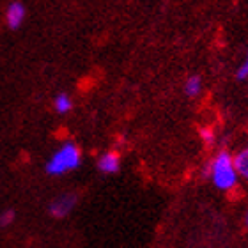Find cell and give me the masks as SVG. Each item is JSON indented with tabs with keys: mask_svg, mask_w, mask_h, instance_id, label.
<instances>
[{
	"mask_svg": "<svg viewBox=\"0 0 248 248\" xmlns=\"http://www.w3.org/2000/svg\"><path fill=\"white\" fill-rule=\"evenodd\" d=\"M204 176L222 191H232L239 185V174L234 167V156L229 151L222 149L213 156L204 167Z\"/></svg>",
	"mask_w": 248,
	"mask_h": 248,
	"instance_id": "obj_1",
	"label": "cell"
},
{
	"mask_svg": "<svg viewBox=\"0 0 248 248\" xmlns=\"http://www.w3.org/2000/svg\"><path fill=\"white\" fill-rule=\"evenodd\" d=\"M82 163V149L75 142L66 140L64 144L48 158L45 170L48 176H64L66 172L78 169Z\"/></svg>",
	"mask_w": 248,
	"mask_h": 248,
	"instance_id": "obj_2",
	"label": "cell"
},
{
	"mask_svg": "<svg viewBox=\"0 0 248 248\" xmlns=\"http://www.w3.org/2000/svg\"><path fill=\"white\" fill-rule=\"evenodd\" d=\"M77 202H78L77 193H62V195L55 197V199L50 202L48 211H50V215H52L53 218H64L75 209Z\"/></svg>",
	"mask_w": 248,
	"mask_h": 248,
	"instance_id": "obj_3",
	"label": "cell"
},
{
	"mask_svg": "<svg viewBox=\"0 0 248 248\" xmlns=\"http://www.w3.org/2000/svg\"><path fill=\"white\" fill-rule=\"evenodd\" d=\"M25 16H27L25 5L21 4V2H11L7 5V9H5V23H7L9 29L16 31L25 21Z\"/></svg>",
	"mask_w": 248,
	"mask_h": 248,
	"instance_id": "obj_4",
	"label": "cell"
},
{
	"mask_svg": "<svg viewBox=\"0 0 248 248\" xmlns=\"http://www.w3.org/2000/svg\"><path fill=\"white\" fill-rule=\"evenodd\" d=\"M121 169V155L117 151H105L98 158V170L103 174H115Z\"/></svg>",
	"mask_w": 248,
	"mask_h": 248,
	"instance_id": "obj_5",
	"label": "cell"
},
{
	"mask_svg": "<svg viewBox=\"0 0 248 248\" xmlns=\"http://www.w3.org/2000/svg\"><path fill=\"white\" fill-rule=\"evenodd\" d=\"M234 167H236L239 177L248 179V145L234 155Z\"/></svg>",
	"mask_w": 248,
	"mask_h": 248,
	"instance_id": "obj_6",
	"label": "cell"
},
{
	"mask_svg": "<svg viewBox=\"0 0 248 248\" xmlns=\"http://www.w3.org/2000/svg\"><path fill=\"white\" fill-rule=\"evenodd\" d=\"M71 108H73V101L67 94L61 93L53 98V110H55L57 114L64 115V114H67V112H71Z\"/></svg>",
	"mask_w": 248,
	"mask_h": 248,
	"instance_id": "obj_7",
	"label": "cell"
},
{
	"mask_svg": "<svg viewBox=\"0 0 248 248\" xmlns=\"http://www.w3.org/2000/svg\"><path fill=\"white\" fill-rule=\"evenodd\" d=\"M202 91V80L199 75H191L190 78H186L185 82V94L186 96H190V98H195L199 96Z\"/></svg>",
	"mask_w": 248,
	"mask_h": 248,
	"instance_id": "obj_8",
	"label": "cell"
},
{
	"mask_svg": "<svg viewBox=\"0 0 248 248\" xmlns=\"http://www.w3.org/2000/svg\"><path fill=\"white\" fill-rule=\"evenodd\" d=\"M15 211L13 209H4L0 213V227H9L11 223L15 222Z\"/></svg>",
	"mask_w": 248,
	"mask_h": 248,
	"instance_id": "obj_9",
	"label": "cell"
},
{
	"mask_svg": "<svg viewBox=\"0 0 248 248\" xmlns=\"http://www.w3.org/2000/svg\"><path fill=\"white\" fill-rule=\"evenodd\" d=\"M201 139L207 147H211V145L215 144V131H213V128H202L201 129Z\"/></svg>",
	"mask_w": 248,
	"mask_h": 248,
	"instance_id": "obj_10",
	"label": "cell"
},
{
	"mask_svg": "<svg viewBox=\"0 0 248 248\" xmlns=\"http://www.w3.org/2000/svg\"><path fill=\"white\" fill-rule=\"evenodd\" d=\"M236 78L238 80H247L248 78V52L247 55H245L243 62L238 66V69H236Z\"/></svg>",
	"mask_w": 248,
	"mask_h": 248,
	"instance_id": "obj_11",
	"label": "cell"
},
{
	"mask_svg": "<svg viewBox=\"0 0 248 248\" xmlns=\"http://www.w3.org/2000/svg\"><path fill=\"white\" fill-rule=\"evenodd\" d=\"M245 227H247V231H248V209H247V213H245Z\"/></svg>",
	"mask_w": 248,
	"mask_h": 248,
	"instance_id": "obj_12",
	"label": "cell"
}]
</instances>
